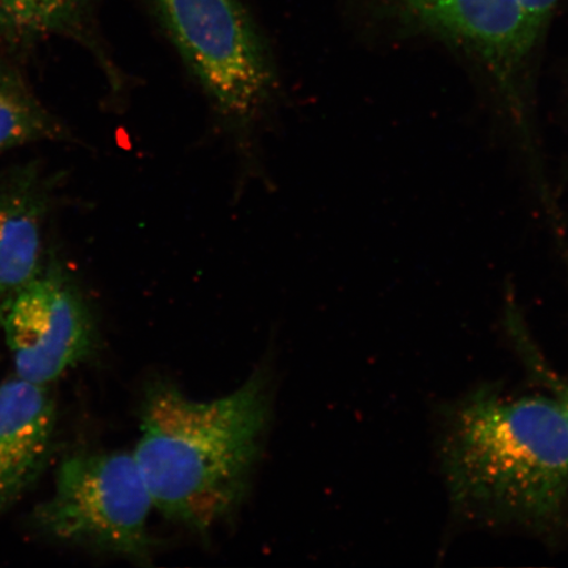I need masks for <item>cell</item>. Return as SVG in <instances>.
<instances>
[{"instance_id": "obj_1", "label": "cell", "mask_w": 568, "mask_h": 568, "mask_svg": "<svg viewBox=\"0 0 568 568\" xmlns=\"http://www.w3.org/2000/svg\"><path fill=\"white\" fill-rule=\"evenodd\" d=\"M439 460L468 520L550 535L568 516V429L550 394H467L445 412Z\"/></svg>"}, {"instance_id": "obj_2", "label": "cell", "mask_w": 568, "mask_h": 568, "mask_svg": "<svg viewBox=\"0 0 568 568\" xmlns=\"http://www.w3.org/2000/svg\"><path fill=\"white\" fill-rule=\"evenodd\" d=\"M268 418L264 368L233 393L210 402L191 399L166 381L149 383L133 457L153 507L207 536L243 503Z\"/></svg>"}, {"instance_id": "obj_3", "label": "cell", "mask_w": 568, "mask_h": 568, "mask_svg": "<svg viewBox=\"0 0 568 568\" xmlns=\"http://www.w3.org/2000/svg\"><path fill=\"white\" fill-rule=\"evenodd\" d=\"M178 53L233 136L247 141L278 94L272 53L241 0H153Z\"/></svg>"}, {"instance_id": "obj_4", "label": "cell", "mask_w": 568, "mask_h": 568, "mask_svg": "<svg viewBox=\"0 0 568 568\" xmlns=\"http://www.w3.org/2000/svg\"><path fill=\"white\" fill-rule=\"evenodd\" d=\"M151 493L133 453L82 452L61 462L51 496L33 520L55 541L110 552L138 565L151 562L148 520Z\"/></svg>"}, {"instance_id": "obj_5", "label": "cell", "mask_w": 568, "mask_h": 568, "mask_svg": "<svg viewBox=\"0 0 568 568\" xmlns=\"http://www.w3.org/2000/svg\"><path fill=\"white\" fill-rule=\"evenodd\" d=\"M0 325L16 375L51 386L97 347L94 318L80 290L59 262H42L2 308Z\"/></svg>"}, {"instance_id": "obj_6", "label": "cell", "mask_w": 568, "mask_h": 568, "mask_svg": "<svg viewBox=\"0 0 568 568\" xmlns=\"http://www.w3.org/2000/svg\"><path fill=\"white\" fill-rule=\"evenodd\" d=\"M410 20L486 70L514 123L529 132V63L541 39L518 0H402Z\"/></svg>"}, {"instance_id": "obj_7", "label": "cell", "mask_w": 568, "mask_h": 568, "mask_svg": "<svg viewBox=\"0 0 568 568\" xmlns=\"http://www.w3.org/2000/svg\"><path fill=\"white\" fill-rule=\"evenodd\" d=\"M51 386L13 374L0 385V515L34 485L47 465L55 430Z\"/></svg>"}, {"instance_id": "obj_8", "label": "cell", "mask_w": 568, "mask_h": 568, "mask_svg": "<svg viewBox=\"0 0 568 568\" xmlns=\"http://www.w3.org/2000/svg\"><path fill=\"white\" fill-rule=\"evenodd\" d=\"M49 209L38 170L21 168L0 176V308L38 273Z\"/></svg>"}, {"instance_id": "obj_9", "label": "cell", "mask_w": 568, "mask_h": 568, "mask_svg": "<svg viewBox=\"0 0 568 568\" xmlns=\"http://www.w3.org/2000/svg\"><path fill=\"white\" fill-rule=\"evenodd\" d=\"M61 36L80 42L95 54L113 87H122V75L113 68L97 38L91 0H0V40L9 47Z\"/></svg>"}, {"instance_id": "obj_10", "label": "cell", "mask_w": 568, "mask_h": 568, "mask_svg": "<svg viewBox=\"0 0 568 568\" xmlns=\"http://www.w3.org/2000/svg\"><path fill=\"white\" fill-rule=\"evenodd\" d=\"M67 138V128L34 95L20 69L0 54V153Z\"/></svg>"}, {"instance_id": "obj_11", "label": "cell", "mask_w": 568, "mask_h": 568, "mask_svg": "<svg viewBox=\"0 0 568 568\" xmlns=\"http://www.w3.org/2000/svg\"><path fill=\"white\" fill-rule=\"evenodd\" d=\"M508 305V326L510 335H513L515 339L516 347L518 352H520L525 365H527L531 375L535 376V379L541 383V385L548 389V394L558 403L568 429V379L554 371V367L549 365V362L546 361L541 352L538 351L535 341L531 339L528 331L525 329V324L515 304L509 303Z\"/></svg>"}, {"instance_id": "obj_12", "label": "cell", "mask_w": 568, "mask_h": 568, "mask_svg": "<svg viewBox=\"0 0 568 568\" xmlns=\"http://www.w3.org/2000/svg\"><path fill=\"white\" fill-rule=\"evenodd\" d=\"M518 3L531 26L542 36L560 0H518Z\"/></svg>"}]
</instances>
